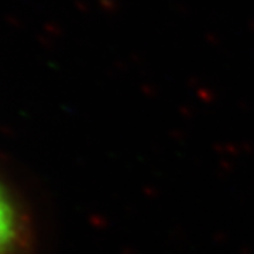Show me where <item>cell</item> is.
Segmentation results:
<instances>
[{
  "instance_id": "1",
  "label": "cell",
  "mask_w": 254,
  "mask_h": 254,
  "mask_svg": "<svg viewBox=\"0 0 254 254\" xmlns=\"http://www.w3.org/2000/svg\"><path fill=\"white\" fill-rule=\"evenodd\" d=\"M17 237L16 212L6 192L0 187V254H7Z\"/></svg>"
}]
</instances>
